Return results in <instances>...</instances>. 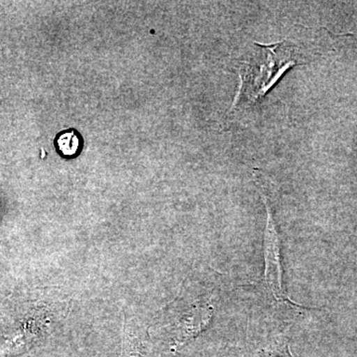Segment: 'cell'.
<instances>
[{
    "instance_id": "1",
    "label": "cell",
    "mask_w": 357,
    "mask_h": 357,
    "mask_svg": "<svg viewBox=\"0 0 357 357\" xmlns=\"http://www.w3.org/2000/svg\"><path fill=\"white\" fill-rule=\"evenodd\" d=\"M257 46L258 50L241 68L243 86L239 96L251 103L261 100L286 70L299 64L292 47L285 43Z\"/></svg>"
},
{
    "instance_id": "2",
    "label": "cell",
    "mask_w": 357,
    "mask_h": 357,
    "mask_svg": "<svg viewBox=\"0 0 357 357\" xmlns=\"http://www.w3.org/2000/svg\"><path fill=\"white\" fill-rule=\"evenodd\" d=\"M267 225L264 236L265 280L277 302L293 305L289 300L282 280L281 245L278 232L267 204Z\"/></svg>"
},
{
    "instance_id": "3",
    "label": "cell",
    "mask_w": 357,
    "mask_h": 357,
    "mask_svg": "<svg viewBox=\"0 0 357 357\" xmlns=\"http://www.w3.org/2000/svg\"><path fill=\"white\" fill-rule=\"evenodd\" d=\"M56 150L66 160L76 158L84 147V138L76 129H68L58 134L55 139Z\"/></svg>"
},
{
    "instance_id": "4",
    "label": "cell",
    "mask_w": 357,
    "mask_h": 357,
    "mask_svg": "<svg viewBox=\"0 0 357 357\" xmlns=\"http://www.w3.org/2000/svg\"><path fill=\"white\" fill-rule=\"evenodd\" d=\"M262 357H293L289 345L285 342L274 345L272 349L263 352Z\"/></svg>"
}]
</instances>
